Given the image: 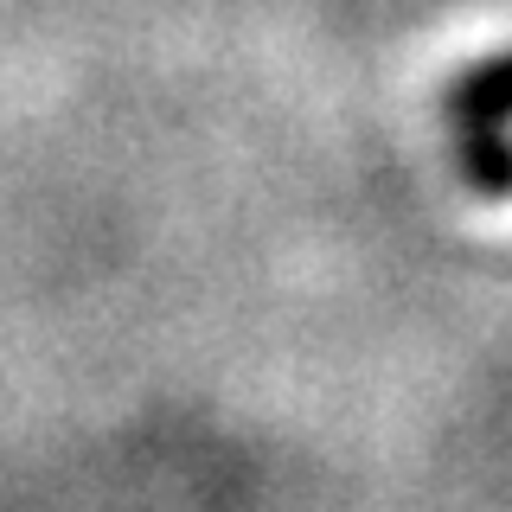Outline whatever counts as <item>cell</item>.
Segmentation results:
<instances>
[{"label": "cell", "mask_w": 512, "mask_h": 512, "mask_svg": "<svg viewBox=\"0 0 512 512\" xmlns=\"http://www.w3.org/2000/svg\"><path fill=\"white\" fill-rule=\"evenodd\" d=\"M455 173L474 199H512V128L455 135Z\"/></svg>", "instance_id": "7a4b0ae2"}, {"label": "cell", "mask_w": 512, "mask_h": 512, "mask_svg": "<svg viewBox=\"0 0 512 512\" xmlns=\"http://www.w3.org/2000/svg\"><path fill=\"white\" fill-rule=\"evenodd\" d=\"M442 122L455 128V135L512 128V45H506V52L474 58L468 71L448 77V90H442Z\"/></svg>", "instance_id": "6da1fadb"}]
</instances>
